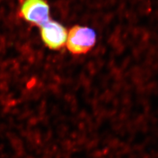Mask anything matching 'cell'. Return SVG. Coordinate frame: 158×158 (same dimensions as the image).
<instances>
[{
  "instance_id": "cell-1",
  "label": "cell",
  "mask_w": 158,
  "mask_h": 158,
  "mask_svg": "<svg viewBox=\"0 0 158 158\" xmlns=\"http://www.w3.org/2000/svg\"><path fill=\"white\" fill-rule=\"evenodd\" d=\"M96 40V35L94 30L86 27L75 26L69 31L66 45L72 53L81 55L91 50Z\"/></svg>"
},
{
  "instance_id": "cell-2",
  "label": "cell",
  "mask_w": 158,
  "mask_h": 158,
  "mask_svg": "<svg viewBox=\"0 0 158 158\" xmlns=\"http://www.w3.org/2000/svg\"><path fill=\"white\" fill-rule=\"evenodd\" d=\"M19 14L32 25L41 27L49 20V6L46 0H23Z\"/></svg>"
},
{
  "instance_id": "cell-3",
  "label": "cell",
  "mask_w": 158,
  "mask_h": 158,
  "mask_svg": "<svg viewBox=\"0 0 158 158\" xmlns=\"http://www.w3.org/2000/svg\"><path fill=\"white\" fill-rule=\"evenodd\" d=\"M40 27L42 40L49 49L58 50L66 44L68 33L61 24L49 19Z\"/></svg>"
}]
</instances>
